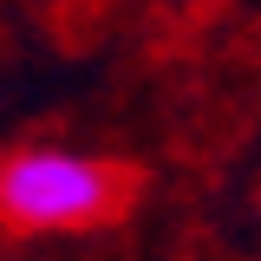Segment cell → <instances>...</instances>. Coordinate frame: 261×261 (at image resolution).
Masks as SVG:
<instances>
[{"mask_svg":"<svg viewBox=\"0 0 261 261\" xmlns=\"http://www.w3.org/2000/svg\"><path fill=\"white\" fill-rule=\"evenodd\" d=\"M137 202V170L79 150H13L0 157V222L13 235L105 228Z\"/></svg>","mask_w":261,"mask_h":261,"instance_id":"6da1fadb","label":"cell"}]
</instances>
